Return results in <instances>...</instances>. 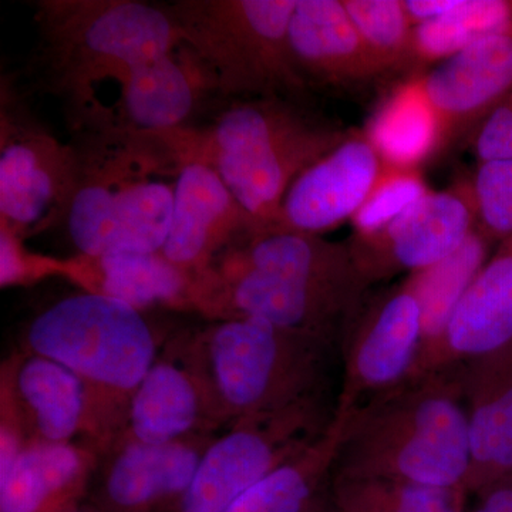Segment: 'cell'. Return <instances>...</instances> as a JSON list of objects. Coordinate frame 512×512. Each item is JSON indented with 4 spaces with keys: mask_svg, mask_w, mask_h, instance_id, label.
Returning <instances> with one entry per match:
<instances>
[{
    "mask_svg": "<svg viewBox=\"0 0 512 512\" xmlns=\"http://www.w3.org/2000/svg\"><path fill=\"white\" fill-rule=\"evenodd\" d=\"M369 288L348 241L259 225L195 278L192 312L210 322L262 319L340 348Z\"/></svg>",
    "mask_w": 512,
    "mask_h": 512,
    "instance_id": "obj_1",
    "label": "cell"
},
{
    "mask_svg": "<svg viewBox=\"0 0 512 512\" xmlns=\"http://www.w3.org/2000/svg\"><path fill=\"white\" fill-rule=\"evenodd\" d=\"M74 178L64 228L76 255L161 252L181 161L160 134L103 117L72 131Z\"/></svg>",
    "mask_w": 512,
    "mask_h": 512,
    "instance_id": "obj_2",
    "label": "cell"
},
{
    "mask_svg": "<svg viewBox=\"0 0 512 512\" xmlns=\"http://www.w3.org/2000/svg\"><path fill=\"white\" fill-rule=\"evenodd\" d=\"M37 42L26 76L62 104L70 133L104 109L99 90L123 84L137 67L181 42L167 3L141 0H37Z\"/></svg>",
    "mask_w": 512,
    "mask_h": 512,
    "instance_id": "obj_3",
    "label": "cell"
},
{
    "mask_svg": "<svg viewBox=\"0 0 512 512\" xmlns=\"http://www.w3.org/2000/svg\"><path fill=\"white\" fill-rule=\"evenodd\" d=\"M306 96L221 100L198 126L163 133L181 160L210 165L239 204L275 225L296 178L348 137Z\"/></svg>",
    "mask_w": 512,
    "mask_h": 512,
    "instance_id": "obj_4",
    "label": "cell"
},
{
    "mask_svg": "<svg viewBox=\"0 0 512 512\" xmlns=\"http://www.w3.org/2000/svg\"><path fill=\"white\" fill-rule=\"evenodd\" d=\"M468 464L463 366L458 363L406 380L353 410L332 478L450 487L466 483Z\"/></svg>",
    "mask_w": 512,
    "mask_h": 512,
    "instance_id": "obj_5",
    "label": "cell"
},
{
    "mask_svg": "<svg viewBox=\"0 0 512 512\" xmlns=\"http://www.w3.org/2000/svg\"><path fill=\"white\" fill-rule=\"evenodd\" d=\"M194 333L228 427L330 394L340 348L323 336L255 318L212 320Z\"/></svg>",
    "mask_w": 512,
    "mask_h": 512,
    "instance_id": "obj_6",
    "label": "cell"
},
{
    "mask_svg": "<svg viewBox=\"0 0 512 512\" xmlns=\"http://www.w3.org/2000/svg\"><path fill=\"white\" fill-rule=\"evenodd\" d=\"M167 336L161 338L147 313L82 291L33 316L23 329L20 348L79 376L103 404L119 436L131 399Z\"/></svg>",
    "mask_w": 512,
    "mask_h": 512,
    "instance_id": "obj_7",
    "label": "cell"
},
{
    "mask_svg": "<svg viewBox=\"0 0 512 512\" xmlns=\"http://www.w3.org/2000/svg\"><path fill=\"white\" fill-rule=\"evenodd\" d=\"M298 0H175L181 42L210 67L222 99L308 96L289 49Z\"/></svg>",
    "mask_w": 512,
    "mask_h": 512,
    "instance_id": "obj_8",
    "label": "cell"
},
{
    "mask_svg": "<svg viewBox=\"0 0 512 512\" xmlns=\"http://www.w3.org/2000/svg\"><path fill=\"white\" fill-rule=\"evenodd\" d=\"M74 178L70 143L37 117L16 74L0 79V228L30 238L62 224Z\"/></svg>",
    "mask_w": 512,
    "mask_h": 512,
    "instance_id": "obj_9",
    "label": "cell"
},
{
    "mask_svg": "<svg viewBox=\"0 0 512 512\" xmlns=\"http://www.w3.org/2000/svg\"><path fill=\"white\" fill-rule=\"evenodd\" d=\"M338 410L330 394L279 412L239 419L215 437L174 512H227L276 467L329 429Z\"/></svg>",
    "mask_w": 512,
    "mask_h": 512,
    "instance_id": "obj_10",
    "label": "cell"
},
{
    "mask_svg": "<svg viewBox=\"0 0 512 512\" xmlns=\"http://www.w3.org/2000/svg\"><path fill=\"white\" fill-rule=\"evenodd\" d=\"M227 429L194 329H183L165 339L114 443H171Z\"/></svg>",
    "mask_w": 512,
    "mask_h": 512,
    "instance_id": "obj_11",
    "label": "cell"
},
{
    "mask_svg": "<svg viewBox=\"0 0 512 512\" xmlns=\"http://www.w3.org/2000/svg\"><path fill=\"white\" fill-rule=\"evenodd\" d=\"M419 299L409 278L367 296L340 345L338 412L349 414L406 382L419 356Z\"/></svg>",
    "mask_w": 512,
    "mask_h": 512,
    "instance_id": "obj_12",
    "label": "cell"
},
{
    "mask_svg": "<svg viewBox=\"0 0 512 512\" xmlns=\"http://www.w3.org/2000/svg\"><path fill=\"white\" fill-rule=\"evenodd\" d=\"M0 390L9 394L29 443H86L106 453L117 429L93 390L55 360L16 350L3 360Z\"/></svg>",
    "mask_w": 512,
    "mask_h": 512,
    "instance_id": "obj_13",
    "label": "cell"
},
{
    "mask_svg": "<svg viewBox=\"0 0 512 512\" xmlns=\"http://www.w3.org/2000/svg\"><path fill=\"white\" fill-rule=\"evenodd\" d=\"M477 229L471 178L431 191L369 237L349 238L357 269L370 286L400 274H414L453 255Z\"/></svg>",
    "mask_w": 512,
    "mask_h": 512,
    "instance_id": "obj_14",
    "label": "cell"
},
{
    "mask_svg": "<svg viewBox=\"0 0 512 512\" xmlns=\"http://www.w3.org/2000/svg\"><path fill=\"white\" fill-rule=\"evenodd\" d=\"M214 439L114 443L100 458L87 501L100 512H174Z\"/></svg>",
    "mask_w": 512,
    "mask_h": 512,
    "instance_id": "obj_15",
    "label": "cell"
},
{
    "mask_svg": "<svg viewBox=\"0 0 512 512\" xmlns=\"http://www.w3.org/2000/svg\"><path fill=\"white\" fill-rule=\"evenodd\" d=\"M221 100L210 67L180 42L124 80L111 113L130 130L163 134L198 126Z\"/></svg>",
    "mask_w": 512,
    "mask_h": 512,
    "instance_id": "obj_16",
    "label": "cell"
},
{
    "mask_svg": "<svg viewBox=\"0 0 512 512\" xmlns=\"http://www.w3.org/2000/svg\"><path fill=\"white\" fill-rule=\"evenodd\" d=\"M384 170L363 130H350L335 150L296 178L275 227L323 237L352 221Z\"/></svg>",
    "mask_w": 512,
    "mask_h": 512,
    "instance_id": "obj_17",
    "label": "cell"
},
{
    "mask_svg": "<svg viewBox=\"0 0 512 512\" xmlns=\"http://www.w3.org/2000/svg\"><path fill=\"white\" fill-rule=\"evenodd\" d=\"M181 161L173 220L161 254L195 279L225 249L262 224L239 204L210 165Z\"/></svg>",
    "mask_w": 512,
    "mask_h": 512,
    "instance_id": "obj_18",
    "label": "cell"
},
{
    "mask_svg": "<svg viewBox=\"0 0 512 512\" xmlns=\"http://www.w3.org/2000/svg\"><path fill=\"white\" fill-rule=\"evenodd\" d=\"M424 92L439 114L447 150L470 140L512 90V39L487 37L471 43L426 72Z\"/></svg>",
    "mask_w": 512,
    "mask_h": 512,
    "instance_id": "obj_19",
    "label": "cell"
},
{
    "mask_svg": "<svg viewBox=\"0 0 512 512\" xmlns=\"http://www.w3.org/2000/svg\"><path fill=\"white\" fill-rule=\"evenodd\" d=\"M461 366L470 446L464 485L476 495L512 476V345Z\"/></svg>",
    "mask_w": 512,
    "mask_h": 512,
    "instance_id": "obj_20",
    "label": "cell"
},
{
    "mask_svg": "<svg viewBox=\"0 0 512 512\" xmlns=\"http://www.w3.org/2000/svg\"><path fill=\"white\" fill-rule=\"evenodd\" d=\"M289 49L309 92H348L380 80L342 0H298L289 23Z\"/></svg>",
    "mask_w": 512,
    "mask_h": 512,
    "instance_id": "obj_21",
    "label": "cell"
},
{
    "mask_svg": "<svg viewBox=\"0 0 512 512\" xmlns=\"http://www.w3.org/2000/svg\"><path fill=\"white\" fill-rule=\"evenodd\" d=\"M101 454L86 443L29 444L0 476V512H73L89 497Z\"/></svg>",
    "mask_w": 512,
    "mask_h": 512,
    "instance_id": "obj_22",
    "label": "cell"
},
{
    "mask_svg": "<svg viewBox=\"0 0 512 512\" xmlns=\"http://www.w3.org/2000/svg\"><path fill=\"white\" fill-rule=\"evenodd\" d=\"M67 262V281L83 292L116 299L144 313L154 309L192 312L195 279L171 264L161 252L74 254Z\"/></svg>",
    "mask_w": 512,
    "mask_h": 512,
    "instance_id": "obj_23",
    "label": "cell"
},
{
    "mask_svg": "<svg viewBox=\"0 0 512 512\" xmlns=\"http://www.w3.org/2000/svg\"><path fill=\"white\" fill-rule=\"evenodd\" d=\"M512 345V237L497 245L461 299L444 340L440 369Z\"/></svg>",
    "mask_w": 512,
    "mask_h": 512,
    "instance_id": "obj_24",
    "label": "cell"
},
{
    "mask_svg": "<svg viewBox=\"0 0 512 512\" xmlns=\"http://www.w3.org/2000/svg\"><path fill=\"white\" fill-rule=\"evenodd\" d=\"M363 133L389 168L421 170L447 151L443 124L419 73L410 74L390 90Z\"/></svg>",
    "mask_w": 512,
    "mask_h": 512,
    "instance_id": "obj_25",
    "label": "cell"
},
{
    "mask_svg": "<svg viewBox=\"0 0 512 512\" xmlns=\"http://www.w3.org/2000/svg\"><path fill=\"white\" fill-rule=\"evenodd\" d=\"M494 247L497 245L477 228L453 255L424 271L407 275L419 299L421 315L419 356L409 379L441 370L448 325Z\"/></svg>",
    "mask_w": 512,
    "mask_h": 512,
    "instance_id": "obj_26",
    "label": "cell"
},
{
    "mask_svg": "<svg viewBox=\"0 0 512 512\" xmlns=\"http://www.w3.org/2000/svg\"><path fill=\"white\" fill-rule=\"evenodd\" d=\"M349 414L336 410L319 439L262 478L227 512H315L312 507L320 490L332 480Z\"/></svg>",
    "mask_w": 512,
    "mask_h": 512,
    "instance_id": "obj_27",
    "label": "cell"
},
{
    "mask_svg": "<svg viewBox=\"0 0 512 512\" xmlns=\"http://www.w3.org/2000/svg\"><path fill=\"white\" fill-rule=\"evenodd\" d=\"M487 37L512 39V0H457L446 18L414 26L410 74L426 72Z\"/></svg>",
    "mask_w": 512,
    "mask_h": 512,
    "instance_id": "obj_28",
    "label": "cell"
},
{
    "mask_svg": "<svg viewBox=\"0 0 512 512\" xmlns=\"http://www.w3.org/2000/svg\"><path fill=\"white\" fill-rule=\"evenodd\" d=\"M380 79L410 74L414 25L404 0H342Z\"/></svg>",
    "mask_w": 512,
    "mask_h": 512,
    "instance_id": "obj_29",
    "label": "cell"
},
{
    "mask_svg": "<svg viewBox=\"0 0 512 512\" xmlns=\"http://www.w3.org/2000/svg\"><path fill=\"white\" fill-rule=\"evenodd\" d=\"M433 191L421 170L389 168L383 171L350 224L356 237H369L392 224L396 218Z\"/></svg>",
    "mask_w": 512,
    "mask_h": 512,
    "instance_id": "obj_30",
    "label": "cell"
},
{
    "mask_svg": "<svg viewBox=\"0 0 512 512\" xmlns=\"http://www.w3.org/2000/svg\"><path fill=\"white\" fill-rule=\"evenodd\" d=\"M470 178L477 228L498 245L512 237V160L477 163Z\"/></svg>",
    "mask_w": 512,
    "mask_h": 512,
    "instance_id": "obj_31",
    "label": "cell"
},
{
    "mask_svg": "<svg viewBox=\"0 0 512 512\" xmlns=\"http://www.w3.org/2000/svg\"><path fill=\"white\" fill-rule=\"evenodd\" d=\"M67 258L39 254L26 245V241L8 229L0 228V286L25 288L46 279H67Z\"/></svg>",
    "mask_w": 512,
    "mask_h": 512,
    "instance_id": "obj_32",
    "label": "cell"
},
{
    "mask_svg": "<svg viewBox=\"0 0 512 512\" xmlns=\"http://www.w3.org/2000/svg\"><path fill=\"white\" fill-rule=\"evenodd\" d=\"M379 481L384 495L396 512H466L467 497L464 485H429L410 481Z\"/></svg>",
    "mask_w": 512,
    "mask_h": 512,
    "instance_id": "obj_33",
    "label": "cell"
},
{
    "mask_svg": "<svg viewBox=\"0 0 512 512\" xmlns=\"http://www.w3.org/2000/svg\"><path fill=\"white\" fill-rule=\"evenodd\" d=\"M477 163L512 160V90L468 140Z\"/></svg>",
    "mask_w": 512,
    "mask_h": 512,
    "instance_id": "obj_34",
    "label": "cell"
},
{
    "mask_svg": "<svg viewBox=\"0 0 512 512\" xmlns=\"http://www.w3.org/2000/svg\"><path fill=\"white\" fill-rule=\"evenodd\" d=\"M330 481L339 512H396L375 478L333 477Z\"/></svg>",
    "mask_w": 512,
    "mask_h": 512,
    "instance_id": "obj_35",
    "label": "cell"
},
{
    "mask_svg": "<svg viewBox=\"0 0 512 512\" xmlns=\"http://www.w3.org/2000/svg\"><path fill=\"white\" fill-rule=\"evenodd\" d=\"M29 444L15 404L8 393L0 390V476L9 473Z\"/></svg>",
    "mask_w": 512,
    "mask_h": 512,
    "instance_id": "obj_36",
    "label": "cell"
},
{
    "mask_svg": "<svg viewBox=\"0 0 512 512\" xmlns=\"http://www.w3.org/2000/svg\"><path fill=\"white\" fill-rule=\"evenodd\" d=\"M476 497L477 504L470 512H512V476L490 485Z\"/></svg>",
    "mask_w": 512,
    "mask_h": 512,
    "instance_id": "obj_37",
    "label": "cell"
},
{
    "mask_svg": "<svg viewBox=\"0 0 512 512\" xmlns=\"http://www.w3.org/2000/svg\"><path fill=\"white\" fill-rule=\"evenodd\" d=\"M73 512H100V511L97 510V508L94 507V505L90 504L89 501L86 500V503H83L82 505H80V507L77 508V510H74Z\"/></svg>",
    "mask_w": 512,
    "mask_h": 512,
    "instance_id": "obj_38",
    "label": "cell"
},
{
    "mask_svg": "<svg viewBox=\"0 0 512 512\" xmlns=\"http://www.w3.org/2000/svg\"><path fill=\"white\" fill-rule=\"evenodd\" d=\"M316 512H339V511L335 510V511H316Z\"/></svg>",
    "mask_w": 512,
    "mask_h": 512,
    "instance_id": "obj_39",
    "label": "cell"
}]
</instances>
